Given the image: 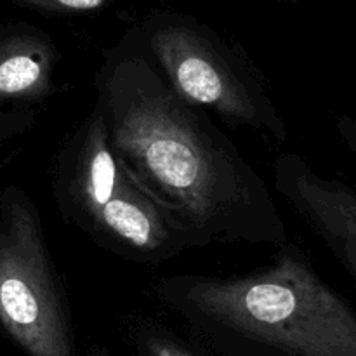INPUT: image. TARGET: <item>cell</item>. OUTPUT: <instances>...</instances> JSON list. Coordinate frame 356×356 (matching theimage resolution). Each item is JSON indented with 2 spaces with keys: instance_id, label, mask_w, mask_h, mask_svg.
<instances>
[{
  "instance_id": "cell-4",
  "label": "cell",
  "mask_w": 356,
  "mask_h": 356,
  "mask_svg": "<svg viewBox=\"0 0 356 356\" xmlns=\"http://www.w3.org/2000/svg\"><path fill=\"white\" fill-rule=\"evenodd\" d=\"M177 97L232 127L284 145L289 129L266 82L236 42L197 16L152 10L125 33Z\"/></svg>"
},
{
  "instance_id": "cell-11",
  "label": "cell",
  "mask_w": 356,
  "mask_h": 356,
  "mask_svg": "<svg viewBox=\"0 0 356 356\" xmlns=\"http://www.w3.org/2000/svg\"><path fill=\"white\" fill-rule=\"evenodd\" d=\"M336 131L350 153L356 156V117L343 115L336 120Z\"/></svg>"
},
{
  "instance_id": "cell-8",
  "label": "cell",
  "mask_w": 356,
  "mask_h": 356,
  "mask_svg": "<svg viewBox=\"0 0 356 356\" xmlns=\"http://www.w3.org/2000/svg\"><path fill=\"white\" fill-rule=\"evenodd\" d=\"M134 343L143 356H198L179 337L152 320H143L134 330Z\"/></svg>"
},
{
  "instance_id": "cell-1",
  "label": "cell",
  "mask_w": 356,
  "mask_h": 356,
  "mask_svg": "<svg viewBox=\"0 0 356 356\" xmlns=\"http://www.w3.org/2000/svg\"><path fill=\"white\" fill-rule=\"evenodd\" d=\"M96 94L115 159L193 249L287 242L264 177L211 115L169 89L125 35L104 52Z\"/></svg>"
},
{
  "instance_id": "cell-5",
  "label": "cell",
  "mask_w": 356,
  "mask_h": 356,
  "mask_svg": "<svg viewBox=\"0 0 356 356\" xmlns=\"http://www.w3.org/2000/svg\"><path fill=\"white\" fill-rule=\"evenodd\" d=\"M0 329L26 356H75L70 299L40 212L14 184L0 190Z\"/></svg>"
},
{
  "instance_id": "cell-6",
  "label": "cell",
  "mask_w": 356,
  "mask_h": 356,
  "mask_svg": "<svg viewBox=\"0 0 356 356\" xmlns=\"http://www.w3.org/2000/svg\"><path fill=\"white\" fill-rule=\"evenodd\" d=\"M275 191L356 282V191L320 174L298 153H282L273 163Z\"/></svg>"
},
{
  "instance_id": "cell-10",
  "label": "cell",
  "mask_w": 356,
  "mask_h": 356,
  "mask_svg": "<svg viewBox=\"0 0 356 356\" xmlns=\"http://www.w3.org/2000/svg\"><path fill=\"white\" fill-rule=\"evenodd\" d=\"M38 111L31 106H0V152L26 138L37 125Z\"/></svg>"
},
{
  "instance_id": "cell-12",
  "label": "cell",
  "mask_w": 356,
  "mask_h": 356,
  "mask_svg": "<svg viewBox=\"0 0 356 356\" xmlns=\"http://www.w3.org/2000/svg\"><path fill=\"white\" fill-rule=\"evenodd\" d=\"M89 356H110V353H108V351L104 350V348H96V350L90 351Z\"/></svg>"
},
{
  "instance_id": "cell-3",
  "label": "cell",
  "mask_w": 356,
  "mask_h": 356,
  "mask_svg": "<svg viewBox=\"0 0 356 356\" xmlns=\"http://www.w3.org/2000/svg\"><path fill=\"white\" fill-rule=\"evenodd\" d=\"M52 198L66 225L131 263L160 266L193 249L122 169L96 106L70 131L56 153Z\"/></svg>"
},
{
  "instance_id": "cell-7",
  "label": "cell",
  "mask_w": 356,
  "mask_h": 356,
  "mask_svg": "<svg viewBox=\"0 0 356 356\" xmlns=\"http://www.w3.org/2000/svg\"><path fill=\"white\" fill-rule=\"evenodd\" d=\"M61 51L30 23H0V106H31L59 92Z\"/></svg>"
},
{
  "instance_id": "cell-2",
  "label": "cell",
  "mask_w": 356,
  "mask_h": 356,
  "mask_svg": "<svg viewBox=\"0 0 356 356\" xmlns=\"http://www.w3.org/2000/svg\"><path fill=\"white\" fill-rule=\"evenodd\" d=\"M153 292L218 346L252 356H356L353 306L289 240L249 273L170 275Z\"/></svg>"
},
{
  "instance_id": "cell-9",
  "label": "cell",
  "mask_w": 356,
  "mask_h": 356,
  "mask_svg": "<svg viewBox=\"0 0 356 356\" xmlns=\"http://www.w3.org/2000/svg\"><path fill=\"white\" fill-rule=\"evenodd\" d=\"M21 9L33 10L44 16H83L110 9L122 0H13Z\"/></svg>"
},
{
  "instance_id": "cell-13",
  "label": "cell",
  "mask_w": 356,
  "mask_h": 356,
  "mask_svg": "<svg viewBox=\"0 0 356 356\" xmlns=\"http://www.w3.org/2000/svg\"><path fill=\"white\" fill-rule=\"evenodd\" d=\"M271 2H280V3H301L306 0H271Z\"/></svg>"
}]
</instances>
